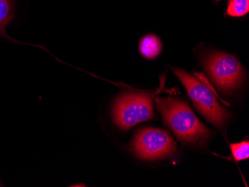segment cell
I'll return each instance as SVG.
<instances>
[{
  "label": "cell",
  "mask_w": 249,
  "mask_h": 187,
  "mask_svg": "<svg viewBox=\"0 0 249 187\" xmlns=\"http://www.w3.org/2000/svg\"><path fill=\"white\" fill-rule=\"evenodd\" d=\"M156 105L165 123L182 142L198 145L209 139L211 130L184 102L173 97L157 98Z\"/></svg>",
  "instance_id": "6da1fadb"
},
{
  "label": "cell",
  "mask_w": 249,
  "mask_h": 187,
  "mask_svg": "<svg viewBox=\"0 0 249 187\" xmlns=\"http://www.w3.org/2000/svg\"><path fill=\"white\" fill-rule=\"evenodd\" d=\"M173 72L184 85L197 110L211 124L222 129L228 122L230 114L218 102L209 85L200 82L183 69H173Z\"/></svg>",
  "instance_id": "7a4b0ae2"
},
{
  "label": "cell",
  "mask_w": 249,
  "mask_h": 187,
  "mask_svg": "<svg viewBox=\"0 0 249 187\" xmlns=\"http://www.w3.org/2000/svg\"><path fill=\"white\" fill-rule=\"evenodd\" d=\"M203 64L213 83L222 91L235 90L243 80V66L232 54L212 51L205 55Z\"/></svg>",
  "instance_id": "3957f363"
},
{
  "label": "cell",
  "mask_w": 249,
  "mask_h": 187,
  "mask_svg": "<svg viewBox=\"0 0 249 187\" xmlns=\"http://www.w3.org/2000/svg\"><path fill=\"white\" fill-rule=\"evenodd\" d=\"M113 116L116 125L124 131L148 121L154 117L152 98L141 93L122 95L114 104Z\"/></svg>",
  "instance_id": "277c9868"
},
{
  "label": "cell",
  "mask_w": 249,
  "mask_h": 187,
  "mask_svg": "<svg viewBox=\"0 0 249 187\" xmlns=\"http://www.w3.org/2000/svg\"><path fill=\"white\" fill-rule=\"evenodd\" d=\"M133 150L142 160H158L173 155L176 151V143L166 131L146 128L136 135Z\"/></svg>",
  "instance_id": "5b68a950"
},
{
  "label": "cell",
  "mask_w": 249,
  "mask_h": 187,
  "mask_svg": "<svg viewBox=\"0 0 249 187\" xmlns=\"http://www.w3.org/2000/svg\"><path fill=\"white\" fill-rule=\"evenodd\" d=\"M139 50L142 56L146 59H155L161 53V41L155 34H147L141 38L139 43Z\"/></svg>",
  "instance_id": "8992f818"
},
{
  "label": "cell",
  "mask_w": 249,
  "mask_h": 187,
  "mask_svg": "<svg viewBox=\"0 0 249 187\" xmlns=\"http://www.w3.org/2000/svg\"><path fill=\"white\" fill-rule=\"evenodd\" d=\"M249 12V0H230L226 13L232 17H240Z\"/></svg>",
  "instance_id": "52a82bcc"
},
{
  "label": "cell",
  "mask_w": 249,
  "mask_h": 187,
  "mask_svg": "<svg viewBox=\"0 0 249 187\" xmlns=\"http://www.w3.org/2000/svg\"><path fill=\"white\" fill-rule=\"evenodd\" d=\"M232 155L236 161L246 160L249 157V142L244 140L238 143H232L230 146Z\"/></svg>",
  "instance_id": "ba28073f"
},
{
  "label": "cell",
  "mask_w": 249,
  "mask_h": 187,
  "mask_svg": "<svg viewBox=\"0 0 249 187\" xmlns=\"http://www.w3.org/2000/svg\"><path fill=\"white\" fill-rule=\"evenodd\" d=\"M13 17L12 8L10 0H0V32H2L5 26Z\"/></svg>",
  "instance_id": "9c48e42d"
},
{
  "label": "cell",
  "mask_w": 249,
  "mask_h": 187,
  "mask_svg": "<svg viewBox=\"0 0 249 187\" xmlns=\"http://www.w3.org/2000/svg\"><path fill=\"white\" fill-rule=\"evenodd\" d=\"M214 1H215V2H219V1H221V0H214Z\"/></svg>",
  "instance_id": "30bf717a"
}]
</instances>
